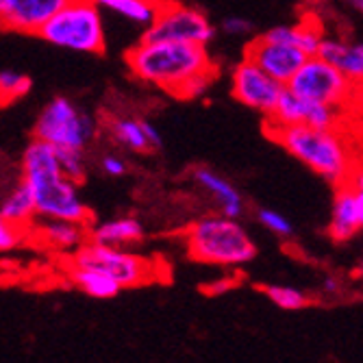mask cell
<instances>
[{
  "label": "cell",
  "instance_id": "5",
  "mask_svg": "<svg viewBox=\"0 0 363 363\" xmlns=\"http://www.w3.org/2000/svg\"><path fill=\"white\" fill-rule=\"evenodd\" d=\"M38 38L52 46L87 55H103L107 48L101 7L91 0H72L40 28Z\"/></svg>",
  "mask_w": 363,
  "mask_h": 363
},
{
  "label": "cell",
  "instance_id": "35",
  "mask_svg": "<svg viewBox=\"0 0 363 363\" xmlns=\"http://www.w3.org/2000/svg\"><path fill=\"white\" fill-rule=\"evenodd\" d=\"M340 3H342L344 7H350V9L363 13V0H340Z\"/></svg>",
  "mask_w": 363,
  "mask_h": 363
},
{
  "label": "cell",
  "instance_id": "15",
  "mask_svg": "<svg viewBox=\"0 0 363 363\" xmlns=\"http://www.w3.org/2000/svg\"><path fill=\"white\" fill-rule=\"evenodd\" d=\"M191 179L211 196V201L216 203L220 213H224L228 218H240L244 213L242 194L218 172H213L205 166H198L191 170Z\"/></svg>",
  "mask_w": 363,
  "mask_h": 363
},
{
  "label": "cell",
  "instance_id": "6",
  "mask_svg": "<svg viewBox=\"0 0 363 363\" xmlns=\"http://www.w3.org/2000/svg\"><path fill=\"white\" fill-rule=\"evenodd\" d=\"M70 263L81 268H91L107 277H111L120 287H142L155 283L157 277V263L142 255L126 252L124 248L103 246L87 240L74 255H70Z\"/></svg>",
  "mask_w": 363,
  "mask_h": 363
},
{
  "label": "cell",
  "instance_id": "19",
  "mask_svg": "<svg viewBox=\"0 0 363 363\" xmlns=\"http://www.w3.org/2000/svg\"><path fill=\"white\" fill-rule=\"evenodd\" d=\"M270 40H279V42H287L291 46H298L301 50H305L307 55H318L326 33L320 26L318 20H301L298 24H283V26H274L270 30L263 33Z\"/></svg>",
  "mask_w": 363,
  "mask_h": 363
},
{
  "label": "cell",
  "instance_id": "32",
  "mask_svg": "<svg viewBox=\"0 0 363 363\" xmlns=\"http://www.w3.org/2000/svg\"><path fill=\"white\" fill-rule=\"evenodd\" d=\"M103 172L107 174V177H122L124 172H126V163H124V159L122 157H118V155H107V157H103Z\"/></svg>",
  "mask_w": 363,
  "mask_h": 363
},
{
  "label": "cell",
  "instance_id": "4",
  "mask_svg": "<svg viewBox=\"0 0 363 363\" xmlns=\"http://www.w3.org/2000/svg\"><path fill=\"white\" fill-rule=\"evenodd\" d=\"M187 255L194 261L220 268H240L252 261L257 248L238 218L224 213L205 216L185 230Z\"/></svg>",
  "mask_w": 363,
  "mask_h": 363
},
{
  "label": "cell",
  "instance_id": "8",
  "mask_svg": "<svg viewBox=\"0 0 363 363\" xmlns=\"http://www.w3.org/2000/svg\"><path fill=\"white\" fill-rule=\"evenodd\" d=\"M291 91L307 98L313 103H324L333 107H350L357 85L337 68L335 63L322 59L320 55H311L303 68L294 74L287 83Z\"/></svg>",
  "mask_w": 363,
  "mask_h": 363
},
{
  "label": "cell",
  "instance_id": "23",
  "mask_svg": "<svg viewBox=\"0 0 363 363\" xmlns=\"http://www.w3.org/2000/svg\"><path fill=\"white\" fill-rule=\"evenodd\" d=\"M307 111H309V101H307V98H303L296 91H291L289 87H285L281 98H279V105H277L274 113L266 118V124H274V126L305 124Z\"/></svg>",
  "mask_w": 363,
  "mask_h": 363
},
{
  "label": "cell",
  "instance_id": "3",
  "mask_svg": "<svg viewBox=\"0 0 363 363\" xmlns=\"http://www.w3.org/2000/svg\"><path fill=\"white\" fill-rule=\"evenodd\" d=\"M266 130L291 157L305 163L309 170L324 177L335 187L348 183L354 166L359 163L354 150L340 128H313L309 124H266Z\"/></svg>",
  "mask_w": 363,
  "mask_h": 363
},
{
  "label": "cell",
  "instance_id": "28",
  "mask_svg": "<svg viewBox=\"0 0 363 363\" xmlns=\"http://www.w3.org/2000/svg\"><path fill=\"white\" fill-rule=\"evenodd\" d=\"M257 218H259V222L266 226L270 233H274V235H281V238H291L294 235V226H291V222L285 218V216H281L279 211H274V209H259V213H257Z\"/></svg>",
  "mask_w": 363,
  "mask_h": 363
},
{
  "label": "cell",
  "instance_id": "22",
  "mask_svg": "<svg viewBox=\"0 0 363 363\" xmlns=\"http://www.w3.org/2000/svg\"><path fill=\"white\" fill-rule=\"evenodd\" d=\"M107 128H109L111 138L128 150H133V152L152 150L150 140L146 135V128H144V120L118 116V118L107 120Z\"/></svg>",
  "mask_w": 363,
  "mask_h": 363
},
{
  "label": "cell",
  "instance_id": "26",
  "mask_svg": "<svg viewBox=\"0 0 363 363\" xmlns=\"http://www.w3.org/2000/svg\"><path fill=\"white\" fill-rule=\"evenodd\" d=\"M342 118H344V109L342 107H333V105H324V103L309 101V111H307L305 124H309L313 128H340Z\"/></svg>",
  "mask_w": 363,
  "mask_h": 363
},
{
  "label": "cell",
  "instance_id": "16",
  "mask_svg": "<svg viewBox=\"0 0 363 363\" xmlns=\"http://www.w3.org/2000/svg\"><path fill=\"white\" fill-rule=\"evenodd\" d=\"M318 55L335 63L337 68L354 83H363V42H346L340 38H324Z\"/></svg>",
  "mask_w": 363,
  "mask_h": 363
},
{
  "label": "cell",
  "instance_id": "2",
  "mask_svg": "<svg viewBox=\"0 0 363 363\" xmlns=\"http://www.w3.org/2000/svg\"><path fill=\"white\" fill-rule=\"evenodd\" d=\"M22 179L35 194L40 218L91 224V211L79 194V183L63 174L59 150L46 140L33 138L20 159Z\"/></svg>",
  "mask_w": 363,
  "mask_h": 363
},
{
  "label": "cell",
  "instance_id": "30",
  "mask_svg": "<svg viewBox=\"0 0 363 363\" xmlns=\"http://www.w3.org/2000/svg\"><path fill=\"white\" fill-rule=\"evenodd\" d=\"M222 30L226 33L228 38H244L252 33V24L246 18L240 16H228L222 20Z\"/></svg>",
  "mask_w": 363,
  "mask_h": 363
},
{
  "label": "cell",
  "instance_id": "24",
  "mask_svg": "<svg viewBox=\"0 0 363 363\" xmlns=\"http://www.w3.org/2000/svg\"><path fill=\"white\" fill-rule=\"evenodd\" d=\"M263 291H266V296H268V298L277 307H281L285 311H298V309H305L311 303L309 296L303 289H298V287H289V285H266V287H263Z\"/></svg>",
  "mask_w": 363,
  "mask_h": 363
},
{
  "label": "cell",
  "instance_id": "14",
  "mask_svg": "<svg viewBox=\"0 0 363 363\" xmlns=\"http://www.w3.org/2000/svg\"><path fill=\"white\" fill-rule=\"evenodd\" d=\"M359 228H363V222L357 194L350 187V183L337 185L331 222H328V235L335 242H348L352 235L359 233Z\"/></svg>",
  "mask_w": 363,
  "mask_h": 363
},
{
  "label": "cell",
  "instance_id": "33",
  "mask_svg": "<svg viewBox=\"0 0 363 363\" xmlns=\"http://www.w3.org/2000/svg\"><path fill=\"white\" fill-rule=\"evenodd\" d=\"M144 128H146V135H148V140H150V146H152V148H159V146H161V135H159L157 126L150 124L148 120H144Z\"/></svg>",
  "mask_w": 363,
  "mask_h": 363
},
{
  "label": "cell",
  "instance_id": "25",
  "mask_svg": "<svg viewBox=\"0 0 363 363\" xmlns=\"http://www.w3.org/2000/svg\"><path fill=\"white\" fill-rule=\"evenodd\" d=\"M33 81L22 74V72H13V70H3L0 72V98H3V105H11L18 98L26 96L30 89Z\"/></svg>",
  "mask_w": 363,
  "mask_h": 363
},
{
  "label": "cell",
  "instance_id": "27",
  "mask_svg": "<svg viewBox=\"0 0 363 363\" xmlns=\"http://www.w3.org/2000/svg\"><path fill=\"white\" fill-rule=\"evenodd\" d=\"M57 150H59V163H61L63 174L81 185L87 174L83 150H79V148H57Z\"/></svg>",
  "mask_w": 363,
  "mask_h": 363
},
{
  "label": "cell",
  "instance_id": "9",
  "mask_svg": "<svg viewBox=\"0 0 363 363\" xmlns=\"http://www.w3.org/2000/svg\"><path fill=\"white\" fill-rule=\"evenodd\" d=\"M216 38L211 20L196 7L181 5L177 0H161V9L150 26L144 28L146 42H187L207 46Z\"/></svg>",
  "mask_w": 363,
  "mask_h": 363
},
{
  "label": "cell",
  "instance_id": "34",
  "mask_svg": "<svg viewBox=\"0 0 363 363\" xmlns=\"http://www.w3.org/2000/svg\"><path fill=\"white\" fill-rule=\"evenodd\" d=\"M354 111H359V116H363V83L357 85L354 89V98H352V105H350Z\"/></svg>",
  "mask_w": 363,
  "mask_h": 363
},
{
  "label": "cell",
  "instance_id": "17",
  "mask_svg": "<svg viewBox=\"0 0 363 363\" xmlns=\"http://www.w3.org/2000/svg\"><path fill=\"white\" fill-rule=\"evenodd\" d=\"M89 240L103 246L124 248L144 240V226L133 216H122L101 224H89Z\"/></svg>",
  "mask_w": 363,
  "mask_h": 363
},
{
  "label": "cell",
  "instance_id": "12",
  "mask_svg": "<svg viewBox=\"0 0 363 363\" xmlns=\"http://www.w3.org/2000/svg\"><path fill=\"white\" fill-rule=\"evenodd\" d=\"M72 0H0V22L5 30L38 35L40 28Z\"/></svg>",
  "mask_w": 363,
  "mask_h": 363
},
{
  "label": "cell",
  "instance_id": "36",
  "mask_svg": "<svg viewBox=\"0 0 363 363\" xmlns=\"http://www.w3.org/2000/svg\"><path fill=\"white\" fill-rule=\"evenodd\" d=\"M233 283H218L216 287H207V291H213V294H218V291H224V289H228Z\"/></svg>",
  "mask_w": 363,
  "mask_h": 363
},
{
  "label": "cell",
  "instance_id": "20",
  "mask_svg": "<svg viewBox=\"0 0 363 363\" xmlns=\"http://www.w3.org/2000/svg\"><path fill=\"white\" fill-rule=\"evenodd\" d=\"M65 277H68V281L85 291L87 296H91V298H113V296L120 294V283H116L111 277L98 272V270H91V268H81V266H74V263L68 261V266H65Z\"/></svg>",
  "mask_w": 363,
  "mask_h": 363
},
{
  "label": "cell",
  "instance_id": "7",
  "mask_svg": "<svg viewBox=\"0 0 363 363\" xmlns=\"http://www.w3.org/2000/svg\"><path fill=\"white\" fill-rule=\"evenodd\" d=\"M98 133V124L89 113H83L65 96H57L42 109L33 126V138L50 142L57 148L83 150Z\"/></svg>",
  "mask_w": 363,
  "mask_h": 363
},
{
  "label": "cell",
  "instance_id": "1",
  "mask_svg": "<svg viewBox=\"0 0 363 363\" xmlns=\"http://www.w3.org/2000/svg\"><path fill=\"white\" fill-rule=\"evenodd\" d=\"M124 61L135 79L183 101L205 94L218 77V65L203 44L140 40Z\"/></svg>",
  "mask_w": 363,
  "mask_h": 363
},
{
  "label": "cell",
  "instance_id": "21",
  "mask_svg": "<svg viewBox=\"0 0 363 363\" xmlns=\"http://www.w3.org/2000/svg\"><path fill=\"white\" fill-rule=\"evenodd\" d=\"M101 9L118 13L128 22H135L140 26H150L161 9V0H91Z\"/></svg>",
  "mask_w": 363,
  "mask_h": 363
},
{
  "label": "cell",
  "instance_id": "10",
  "mask_svg": "<svg viewBox=\"0 0 363 363\" xmlns=\"http://www.w3.org/2000/svg\"><path fill=\"white\" fill-rule=\"evenodd\" d=\"M285 87L287 85L270 77L266 70H261L248 57H244L230 72V94L235 101L266 118L274 113Z\"/></svg>",
  "mask_w": 363,
  "mask_h": 363
},
{
  "label": "cell",
  "instance_id": "13",
  "mask_svg": "<svg viewBox=\"0 0 363 363\" xmlns=\"http://www.w3.org/2000/svg\"><path fill=\"white\" fill-rule=\"evenodd\" d=\"M33 233L48 250H55L59 255H74L89 240V224L44 218L40 226L33 228Z\"/></svg>",
  "mask_w": 363,
  "mask_h": 363
},
{
  "label": "cell",
  "instance_id": "11",
  "mask_svg": "<svg viewBox=\"0 0 363 363\" xmlns=\"http://www.w3.org/2000/svg\"><path fill=\"white\" fill-rule=\"evenodd\" d=\"M244 57H248L250 61H255L259 65L261 70H266L270 77H274L277 81L287 85L311 55H307L298 46H291L287 42H279V40H270L266 35H259L246 44Z\"/></svg>",
  "mask_w": 363,
  "mask_h": 363
},
{
  "label": "cell",
  "instance_id": "29",
  "mask_svg": "<svg viewBox=\"0 0 363 363\" xmlns=\"http://www.w3.org/2000/svg\"><path fill=\"white\" fill-rule=\"evenodd\" d=\"M24 230L26 228H20L16 224H9V222L0 220V250H3V252L16 250L22 244V240H24Z\"/></svg>",
  "mask_w": 363,
  "mask_h": 363
},
{
  "label": "cell",
  "instance_id": "18",
  "mask_svg": "<svg viewBox=\"0 0 363 363\" xmlns=\"http://www.w3.org/2000/svg\"><path fill=\"white\" fill-rule=\"evenodd\" d=\"M38 203L30 185L20 177V181L5 194L0 205V220L16 224L20 228H30L38 218Z\"/></svg>",
  "mask_w": 363,
  "mask_h": 363
},
{
  "label": "cell",
  "instance_id": "31",
  "mask_svg": "<svg viewBox=\"0 0 363 363\" xmlns=\"http://www.w3.org/2000/svg\"><path fill=\"white\" fill-rule=\"evenodd\" d=\"M348 183H350V187H352V189H354V194H357L359 209H361V222H363V159H361V161L357 163V166H354V170H352V174H350Z\"/></svg>",
  "mask_w": 363,
  "mask_h": 363
}]
</instances>
